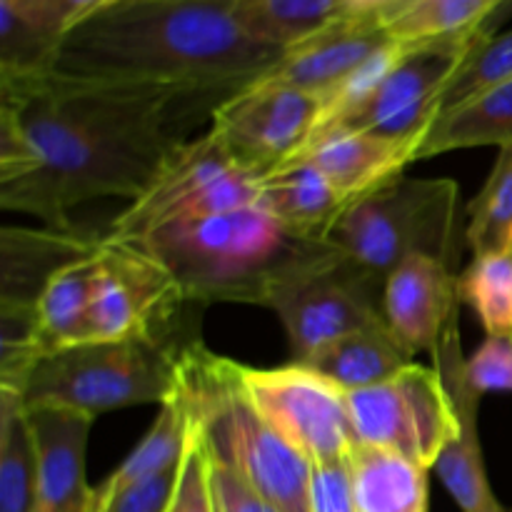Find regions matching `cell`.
I'll use <instances>...</instances> for the list:
<instances>
[{
  "instance_id": "cell-32",
  "label": "cell",
  "mask_w": 512,
  "mask_h": 512,
  "mask_svg": "<svg viewBox=\"0 0 512 512\" xmlns=\"http://www.w3.org/2000/svg\"><path fill=\"white\" fill-rule=\"evenodd\" d=\"M60 40L25 20L8 0H0V75L50 73Z\"/></svg>"
},
{
  "instance_id": "cell-7",
  "label": "cell",
  "mask_w": 512,
  "mask_h": 512,
  "mask_svg": "<svg viewBox=\"0 0 512 512\" xmlns=\"http://www.w3.org/2000/svg\"><path fill=\"white\" fill-rule=\"evenodd\" d=\"M180 348L165 338L83 343L38 363L23 388V403H53L100 413L133 405H163L178 390Z\"/></svg>"
},
{
  "instance_id": "cell-5",
  "label": "cell",
  "mask_w": 512,
  "mask_h": 512,
  "mask_svg": "<svg viewBox=\"0 0 512 512\" xmlns=\"http://www.w3.org/2000/svg\"><path fill=\"white\" fill-rule=\"evenodd\" d=\"M328 240L380 280H388L398 265L418 255L458 270L465 240L458 183L400 175L355 200Z\"/></svg>"
},
{
  "instance_id": "cell-39",
  "label": "cell",
  "mask_w": 512,
  "mask_h": 512,
  "mask_svg": "<svg viewBox=\"0 0 512 512\" xmlns=\"http://www.w3.org/2000/svg\"><path fill=\"white\" fill-rule=\"evenodd\" d=\"M400 0H343L345 15H360V18H380L385 10L393 8Z\"/></svg>"
},
{
  "instance_id": "cell-27",
  "label": "cell",
  "mask_w": 512,
  "mask_h": 512,
  "mask_svg": "<svg viewBox=\"0 0 512 512\" xmlns=\"http://www.w3.org/2000/svg\"><path fill=\"white\" fill-rule=\"evenodd\" d=\"M240 25L255 40L288 50L343 18V0H235Z\"/></svg>"
},
{
  "instance_id": "cell-24",
  "label": "cell",
  "mask_w": 512,
  "mask_h": 512,
  "mask_svg": "<svg viewBox=\"0 0 512 512\" xmlns=\"http://www.w3.org/2000/svg\"><path fill=\"white\" fill-rule=\"evenodd\" d=\"M100 248V245H98ZM98 248L85 258L60 268L38 300V333L45 358L58 350L88 343L90 300H93Z\"/></svg>"
},
{
  "instance_id": "cell-1",
  "label": "cell",
  "mask_w": 512,
  "mask_h": 512,
  "mask_svg": "<svg viewBox=\"0 0 512 512\" xmlns=\"http://www.w3.org/2000/svg\"><path fill=\"white\" fill-rule=\"evenodd\" d=\"M183 90L58 73L0 75V205L70 230L95 198L133 203L178 140L168 110Z\"/></svg>"
},
{
  "instance_id": "cell-3",
  "label": "cell",
  "mask_w": 512,
  "mask_h": 512,
  "mask_svg": "<svg viewBox=\"0 0 512 512\" xmlns=\"http://www.w3.org/2000/svg\"><path fill=\"white\" fill-rule=\"evenodd\" d=\"M180 388L198 415L210 458L250 485L280 512H313V463L290 448L250 405L238 363L203 343L180 350Z\"/></svg>"
},
{
  "instance_id": "cell-28",
  "label": "cell",
  "mask_w": 512,
  "mask_h": 512,
  "mask_svg": "<svg viewBox=\"0 0 512 512\" xmlns=\"http://www.w3.org/2000/svg\"><path fill=\"white\" fill-rule=\"evenodd\" d=\"M0 512H35V445L23 395L0 388Z\"/></svg>"
},
{
  "instance_id": "cell-34",
  "label": "cell",
  "mask_w": 512,
  "mask_h": 512,
  "mask_svg": "<svg viewBox=\"0 0 512 512\" xmlns=\"http://www.w3.org/2000/svg\"><path fill=\"white\" fill-rule=\"evenodd\" d=\"M170 512H218L213 475H210V453L200 438V428L193 445L185 453L183 463H180L178 488H175Z\"/></svg>"
},
{
  "instance_id": "cell-19",
  "label": "cell",
  "mask_w": 512,
  "mask_h": 512,
  "mask_svg": "<svg viewBox=\"0 0 512 512\" xmlns=\"http://www.w3.org/2000/svg\"><path fill=\"white\" fill-rule=\"evenodd\" d=\"M103 235L58 228H3L0 233V305L38 308L48 280L65 265L85 258Z\"/></svg>"
},
{
  "instance_id": "cell-38",
  "label": "cell",
  "mask_w": 512,
  "mask_h": 512,
  "mask_svg": "<svg viewBox=\"0 0 512 512\" xmlns=\"http://www.w3.org/2000/svg\"><path fill=\"white\" fill-rule=\"evenodd\" d=\"M313 512H358L345 463L313 465Z\"/></svg>"
},
{
  "instance_id": "cell-21",
  "label": "cell",
  "mask_w": 512,
  "mask_h": 512,
  "mask_svg": "<svg viewBox=\"0 0 512 512\" xmlns=\"http://www.w3.org/2000/svg\"><path fill=\"white\" fill-rule=\"evenodd\" d=\"M413 363H418L415 353H410L388 323H383L323 345L300 365L315 370L348 393L385 383Z\"/></svg>"
},
{
  "instance_id": "cell-17",
  "label": "cell",
  "mask_w": 512,
  "mask_h": 512,
  "mask_svg": "<svg viewBox=\"0 0 512 512\" xmlns=\"http://www.w3.org/2000/svg\"><path fill=\"white\" fill-rule=\"evenodd\" d=\"M395 43L380 18L343 15L320 33L283 53L268 78L308 90L320 100L343 85L360 65L368 63L385 45Z\"/></svg>"
},
{
  "instance_id": "cell-25",
  "label": "cell",
  "mask_w": 512,
  "mask_h": 512,
  "mask_svg": "<svg viewBox=\"0 0 512 512\" xmlns=\"http://www.w3.org/2000/svg\"><path fill=\"white\" fill-rule=\"evenodd\" d=\"M483 145H512V80L440 115L420 140L418 160Z\"/></svg>"
},
{
  "instance_id": "cell-10",
  "label": "cell",
  "mask_w": 512,
  "mask_h": 512,
  "mask_svg": "<svg viewBox=\"0 0 512 512\" xmlns=\"http://www.w3.org/2000/svg\"><path fill=\"white\" fill-rule=\"evenodd\" d=\"M360 445L435 468L458 430L453 400L435 368L413 363L385 383L345 393Z\"/></svg>"
},
{
  "instance_id": "cell-33",
  "label": "cell",
  "mask_w": 512,
  "mask_h": 512,
  "mask_svg": "<svg viewBox=\"0 0 512 512\" xmlns=\"http://www.w3.org/2000/svg\"><path fill=\"white\" fill-rule=\"evenodd\" d=\"M8 3L50 38L63 40L83 20L93 18L95 13L118 0H8Z\"/></svg>"
},
{
  "instance_id": "cell-11",
  "label": "cell",
  "mask_w": 512,
  "mask_h": 512,
  "mask_svg": "<svg viewBox=\"0 0 512 512\" xmlns=\"http://www.w3.org/2000/svg\"><path fill=\"white\" fill-rule=\"evenodd\" d=\"M320 123L323 100L318 95L263 75L215 105L210 133L240 168L263 178L298 160Z\"/></svg>"
},
{
  "instance_id": "cell-26",
  "label": "cell",
  "mask_w": 512,
  "mask_h": 512,
  "mask_svg": "<svg viewBox=\"0 0 512 512\" xmlns=\"http://www.w3.org/2000/svg\"><path fill=\"white\" fill-rule=\"evenodd\" d=\"M505 0H400L380 15L390 38L400 45L450 38L483 28Z\"/></svg>"
},
{
  "instance_id": "cell-37",
  "label": "cell",
  "mask_w": 512,
  "mask_h": 512,
  "mask_svg": "<svg viewBox=\"0 0 512 512\" xmlns=\"http://www.w3.org/2000/svg\"><path fill=\"white\" fill-rule=\"evenodd\" d=\"M210 475H213V490L220 512H280L268 500L260 498L245 480L215 463L213 458H210Z\"/></svg>"
},
{
  "instance_id": "cell-31",
  "label": "cell",
  "mask_w": 512,
  "mask_h": 512,
  "mask_svg": "<svg viewBox=\"0 0 512 512\" xmlns=\"http://www.w3.org/2000/svg\"><path fill=\"white\" fill-rule=\"evenodd\" d=\"M512 80V30L485 35L473 53L465 58L440 103V115L460 108L468 100ZM438 115V118H440Z\"/></svg>"
},
{
  "instance_id": "cell-40",
  "label": "cell",
  "mask_w": 512,
  "mask_h": 512,
  "mask_svg": "<svg viewBox=\"0 0 512 512\" xmlns=\"http://www.w3.org/2000/svg\"><path fill=\"white\" fill-rule=\"evenodd\" d=\"M510 18H512V0H505V3L500 5V8L495 10L493 15H490V20H488V23L483 25V28H485V33L495 35V33H498V28H500V25H503L505 20H510Z\"/></svg>"
},
{
  "instance_id": "cell-20",
  "label": "cell",
  "mask_w": 512,
  "mask_h": 512,
  "mask_svg": "<svg viewBox=\"0 0 512 512\" xmlns=\"http://www.w3.org/2000/svg\"><path fill=\"white\" fill-rule=\"evenodd\" d=\"M258 203L300 240H328L350 200L308 160L298 158L263 175Z\"/></svg>"
},
{
  "instance_id": "cell-29",
  "label": "cell",
  "mask_w": 512,
  "mask_h": 512,
  "mask_svg": "<svg viewBox=\"0 0 512 512\" xmlns=\"http://www.w3.org/2000/svg\"><path fill=\"white\" fill-rule=\"evenodd\" d=\"M458 300L488 335L512 338V253L475 255L458 273Z\"/></svg>"
},
{
  "instance_id": "cell-6",
  "label": "cell",
  "mask_w": 512,
  "mask_h": 512,
  "mask_svg": "<svg viewBox=\"0 0 512 512\" xmlns=\"http://www.w3.org/2000/svg\"><path fill=\"white\" fill-rule=\"evenodd\" d=\"M385 280L360 268L330 240H303L273 275L263 305L288 333L293 363L355 330L385 323Z\"/></svg>"
},
{
  "instance_id": "cell-23",
  "label": "cell",
  "mask_w": 512,
  "mask_h": 512,
  "mask_svg": "<svg viewBox=\"0 0 512 512\" xmlns=\"http://www.w3.org/2000/svg\"><path fill=\"white\" fill-rule=\"evenodd\" d=\"M195 435H198V415H195L188 393L178 383L175 395L160 405L158 418L143 435V440L135 445L133 453L120 463V468L103 485L95 488V498H110L128 485L180 468Z\"/></svg>"
},
{
  "instance_id": "cell-4",
  "label": "cell",
  "mask_w": 512,
  "mask_h": 512,
  "mask_svg": "<svg viewBox=\"0 0 512 512\" xmlns=\"http://www.w3.org/2000/svg\"><path fill=\"white\" fill-rule=\"evenodd\" d=\"M140 243L168 265L188 303L263 305L273 275L303 240L253 203L170 225Z\"/></svg>"
},
{
  "instance_id": "cell-12",
  "label": "cell",
  "mask_w": 512,
  "mask_h": 512,
  "mask_svg": "<svg viewBox=\"0 0 512 512\" xmlns=\"http://www.w3.org/2000/svg\"><path fill=\"white\" fill-rule=\"evenodd\" d=\"M183 303H188L183 285L143 243L103 235L90 300L88 343L165 338Z\"/></svg>"
},
{
  "instance_id": "cell-30",
  "label": "cell",
  "mask_w": 512,
  "mask_h": 512,
  "mask_svg": "<svg viewBox=\"0 0 512 512\" xmlns=\"http://www.w3.org/2000/svg\"><path fill=\"white\" fill-rule=\"evenodd\" d=\"M465 240L473 255L512 253V145L500 148L488 180L468 205Z\"/></svg>"
},
{
  "instance_id": "cell-9",
  "label": "cell",
  "mask_w": 512,
  "mask_h": 512,
  "mask_svg": "<svg viewBox=\"0 0 512 512\" xmlns=\"http://www.w3.org/2000/svg\"><path fill=\"white\" fill-rule=\"evenodd\" d=\"M238 383L265 423L313 465H340L358 445L345 390L300 363L250 368L238 363Z\"/></svg>"
},
{
  "instance_id": "cell-22",
  "label": "cell",
  "mask_w": 512,
  "mask_h": 512,
  "mask_svg": "<svg viewBox=\"0 0 512 512\" xmlns=\"http://www.w3.org/2000/svg\"><path fill=\"white\" fill-rule=\"evenodd\" d=\"M345 468L358 512H428V468L423 465L358 443Z\"/></svg>"
},
{
  "instance_id": "cell-36",
  "label": "cell",
  "mask_w": 512,
  "mask_h": 512,
  "mask_svg": "<svg viewBox=\"0 0 512 512\" xmlns=\"http://www.w3.org/2000/svg\"><path fill=\"white\" fill-rule=\"evenodd\" d=\"M180 468L153 475L148 480L128 485L110 498L98 500V512H170Z\"/></svg>"
},
{
  "instance_id": "cell-35",
  "label": "cell",
  "mask_w": 512,
  "mask_h": 512,
  "mask_svg": "<svg viewBox=\"0 0 512 512\" xmlns=\"http://www.w3.org/2000/svg\"><path fill=\"white\" fill-rule=\"evenodd\" d=\"M465 373L480 398L485 393H512V338L488 335L478 353L465 360Z\"/></svg>"
},
{
  "instance_id": "cell-14",
  "label": "cell",
  "mask_w": 512,
  "mask_h": 512,
  "mask_svg": "<svg viewBox=\"0 0 512 512\" xmlns=\"http://www.w3.org/2000/svg\"><path fill=\"white\" fill-rule=\"evenodd\" d=\"M433 360L435 370L440 373L450 400H453L455 418H458V430H455L453 440L435 463L440 483L445 485L450 498L463 512H512L498 500L493 485H490L488 468H485L478 433L480 395L470 388L468 373H465L458 318L450 320V325L445 328Z\"/></svg>"
},
{
  "instance_id": "cell-15",
  "label": "cell",
  "mask_w": 512,
  "mask_h": 512,
  "mask_svg": "<svg viewBox=\"0 0 512 512\" xmlns=\"http://www.w3.org/2000/svg\"><path fill=\"white\" fill-rule=\"evenodd\" d=\"M35 445V512H98L85 475L95 415L68 405H25Z\"/></svg>"
},
{
  "instance_id": "cell-8",
  "label": "cell",
  "mask_w": 512,
  "mask_h": 512,
  "mask_svg": "<svg viewBox=\"0 0 512 512\" xmlns=\"http://www.w3.org/2000/svg\"><path fill=\"white\" fill-rule=\"evenodd\" d=\"M260 178L240 168L213 133L175 143L148 188L110 223L105 238H150L170 225L258 203Z\"/></svg>"
},
{
  "instance_id": "cell-16",
  "label": "cell",
  "mask_w": 512,
  "mask_h": 512,
  "mask_svg": "<svg viewBox=\"0 0 512 512\" xmlns=\"http://www.w3.org/2000/svg\"><path fill=\"white\" fill-rule=\"evenodd\" d=\"M458 308V270L428 255L405 260L385 280V323L415 355L438 350Z\"/></svg>"
},
{
  "instance_id": "cell-18",
  "label": "cell",
  "mask_w": 512,
  "mask_h": 512,
  "mask_svg": "<svg viewBox=\"0 0 512 512\" xmlns=\"http://www.w3.org/2000/svg\"><path fill=\"white\" fill-rule=\"evenodd\" d=\"M350 203L393 183L418 160V143L385 138L368 130H320L303 155Z\"/></svg>"
},
{
  "instance_id": "cell-13",
  "label": "cell",
  "mask_w": 512,
  "mask_h": 512,
  "mask_svg": "<svg viewBox=\"0 0 512 512\" xmlns=\"http://www.w3.org/2000/svg\"><path fill=\"white\" fill-rule=\"evenodd\" d=\"M485 35L490 33L478 28L428 43L403 45V53L375 93L333 128L368 130L385 138L418 143L420 148L423 135L438 120L450 80Z\"/></svg>"
},
{
  "instance_id": "cell-2",
  "label": "cell",
  "mask_w": 512,
  "mask_h": 512,
  "mask_svg": "<svg viewBox=\"0 0 512 512\" xmlns=\"http://www.w3.org/2000/svg\"><path fill=\"white\" fill-rule=\"evenodd\" d=\"M283 53L240 25L235 0H118L60 40L53 73L233 95Z\"/></svg>"
}]
</instances>
